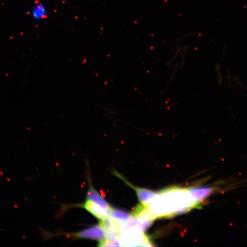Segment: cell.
<instances>
[{"mask_svg": "<svg viewBox=\"0 0 247 247\" xmlns=\"http://www.w3.org/2000/svg\"><path fill=\"white\" fill-rule=\"evenodd\" d=\"M147 205L156 219L170 218L201 208L192 199L187 188L177 186L160 190Z\"/></svg>", "mask_w": 247, "mask_h": 247, "instance_id": "cell-1", "label": "cell"}, {"mask_svg": "<svg viewBox=\"0 0 247 247\" xmlns=\"http://www.w3.org/2000/svg\"><path fill=\"white\" fill-rule=\"evenodd\" d=\"M187 189L192 199L200 208L215 191L214 188L210 186L192 187Z\"/></svg>", "mask_w": 247, "mask_h": 247, "instance_id": "cell-6", "label": "cell"}, {"mask_svg": "<svg viewBox=\"0 0 247 247\" xmlns=\"http://www.w3.org/2000/svg\"><path fill=\"white\" fill-rule=\"evenodd\" d=\"M100 224L105 234L106 239L109 240H119L121 235V226L117 221L108 216L99 220Z\"/></svg>", "mask_w": 247, "mask_h": 247, "instance_id": "cell-4", "label": "cell"}, {"mask_svg": "<svg viewBox=\"0 0 247 247\" xmlns=\"http://www.w3.org/2000/svg\"><path fill=\"white\" fill-rule=\"evenodd\" d=\"M139 227H133L121 232L119 241L122 246H142L145 234Z\"/></svg>", "mask_w": 247, "mask_h": 247, "instance_id": "cell-2", "label": "cell"}, {"mask_svg": "<svg viewBox=\"0 0 247 247\" xmlns=\"http://www.w3.org/2000/svg\"><path fill=\"white\" fill-rule=\"evenodd\" d=\"M89 183V187L86 195L87 200L91 201L103 208L110 211L111 208V206H110L108 203L101 196L100 193L98 192L93 187L91 183V181Z\"/></svg>", "mask_w": 247, "mask_h": 247, "instance_id": "cell-9", "label": "cell"}, {"mask_svg": "<svg viewBox=\"0 0 247 247\" xmlns=\"http://www.w3.org/2000/svg\"><path fill=\"white\" fill-rule=\"evenodd\" d=\"M109 216L121 224L125 223L131 217V214L127 212L119 209H114L111 207L109 212Z\"/></svg>", "mask_w": 247, "mask_h": 247, "instance_id": "cell-10", "label": "cell"}, {"mask_svg": "<svg viewBox=\"0 0 247 247\" xmlns=\"http://www.w3.org/2000/svg\"><path fill=\"white\" fill-rule=\"evenodd\" d=\"M71 237L78 239H89L101 242L106 239L105 234L102 226L99 223L78 232L71 234Z\"/></svg>", "mask_w": 247, "mask_h": 247, "instance_id": "cell-5", "label": "cell"}, {"mask_svg": "<svg viewBox=\"0 0 247 247\" xmlns=\"http://www.w3.org/2000/svg\"><path fill=\"white\" fill-rule=\"evenodd\" d=\"M82 206L90 213L98 219L99 220L104 219L109 215L110 211L103 208L91 201L86 200Z\"/></svg>", "mask_w": 247, "mask_h": 247, "instance_id": "cell-8", "label": "cell"}, {"mask_svg": "<svg viewBox=\"0 0 247 247\" xmlns=\"http://www.w3.org/2000/svg\"><path fill=\"white\" fill-rule=\"evenodd\" d=\"M131 216L139 219L141 222L140 228L142 232L145 231L150 228L156 219L148 206L142 203L134 209Z\"/></svg>", "mask_w": 247, "mask_h": 247, "instance_id": "cell-3", "label": "cell"}, {"mask_svg": "<svg viewBox=\"0 0 247 247\" xmlns=\"http://www.w3.org/2000/svg\"><path fill=\"white\" fill-rule=\"evenodd\" d=\"M117 174L119 178L122 179V180H124L127 185H129L131 187L134 189V190H135L137 194L138 199L142 204L147 205L149 202H150L158 195V193L157 192L141 188L135 186L129 181L125 179L124 178H123L122 176H120L118 174Z\"/></svg>", "mask_w": 247, "mask_h": 247, "instance_id": "cell-7", "label": "cell"}, {"mask_svg": "<svg viewBox=\"0 0 247 247\" xmlns=\"http://www.w3.org/2000/svg\"><path fill=\"white\" fill-rule=\"evenodd\" d=\"M47 9L43 3H38L34 6L32 10V16L36 20L45 18L47 16Z\"/></svg>", "mask_w": 247, "mask_h": 247, "instance_id": "cell-11", "label": "cell"}]
</instances>
